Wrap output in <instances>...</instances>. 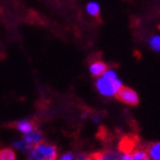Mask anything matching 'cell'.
I'll use <instances>...</instances> for the list:
<instances>
[{"mask_svg": "<svg viewBox=\"0 0 160 160\" xmlns=\"http://www.w3.org/2000/svg\"><path fill=\"white\" fill-rule=\"evenodd\" d=\"M96 89L104 97L117 96L122 87V82L114 70L108 69L102 76L96 78Z\"/></svg>", "mask_w": 160, "mask_h": 160, "instance_id": "cell-1", "label": "cell"}, {"mask_svg": "<svg viewBox=\"0 0 160 160\" xmlns=\"http://www.w3.org/2000/svg\"><path fill=\"white\" fill-rule=\"evenodd\" d=\"M28 160H56L57 150L55 145L45 142H40L27 152Z\"/></svg>", "mask_w": 160, "mask_h": 160, "instance_id": "cell-2", "label": "cell"}, {"mask_svg": "<svg viewBox=\"0 0 160 160\" xmlns=\"http://www.w3.org/2000/svg\"><path fill=\"white\" fill-rule=\"evenodd\" d=\"M117 96L122 103L127 104V105H136L138 103L137 93L132 88H128V87H121V89L119 90Z\"/></svg>", "mask_w": 160, "mask_h": 160, "instance_id": "cell-3", "label": "cell"}, {"mask_svg": "<svg viewBox=\"0 0 160 160\" xmlns=\"http://www.w3.org/2000/svg\"><path fill=\"white\" fill-rule=\"evenodd\" d=\"M22 138H23L24 142L31 148V147H33V145H36V144L40 143V142H42V133H41L39 129L34 128L32 132L23 135Z\"/></svg>", "mask_w": 160, "mask_h": 160, "instance_id": "cell-4", "label": "cell"}, {"mask_svg": "<svg viewBox=\"0 0 160 160\" xmlns=\"http://www.w3.org/2000/svg\"><path fill=\"white\" fill-rule=\"evenodd\" d=\"M108 70L107 64L102 62V61H94L93 63H90L89 65V72L94 77H100Z\"/></svg>", "mask_w": 160, "mask_h": 160, "instance_id": "cell-5", "label": "cell"}, {"mask_svg": "<svg viewBox=\"0 0 160 160\" xmlns=\"http://www.w3.org/2000/svg\"><path fill=\"white\" fill-rule=\"evenodd\" d=\"M15 128H16V130L20 134L25 135V134L32 132V130L36 128V126H34V123L32 122V121H30V120L23 119V120L17 121L16 125H15Z\"/></svg>", "mask_w": 160, "mask_h": 160, "instance_id": "cell-6", "label": "cell"}, {"mask_svg": "<svg viewBox=\"0 0 160 160\" xmlns=\"http://www.w3.org/2000/svg\"><path fill=\"white\" fill-rule=\"evenodd\" d=\"M118 154L114 153L113 151H105L102 153H96L88 157L87 160H117Z\"/></svg>", "mask_w": 160, "mask_h": 160, "instance_id": "cell-7", "label": "cell"}, {"mask_svg": "<svg viewBox=\"0 0 160 160\" xmlns=\"http://www.w3.org/2000/svg\"><path fill=\"white\" fill-rule=\"evenodd\" d=\"M147 152L150 160H160V142L150 144Z\"/></svg>", "mask_w": 160, "mask_h": 160, "instance_id": "cell-8", "label": "cell"}, {"mask_svg": "<svg viewBox=\"0 0 160 160\" xmlns=\"http://www.w3.org/2000/svg\"><path fill=\"white\" fill-rule=\"evenodd\" d=\"M0 160H17L16 152L12 148H2L0 149Z\"/></svg>", "mask_w": 160, "mask_h": 160, "instance_id": "cell-9", "label": "cell"}, {"mask_svg": "<svg viewBox=\"0 0 160 160\" xmlns=\"http://www.w3.org/2000/svg\"><path fill=\"white\" fill-rule=\"evenodd\" d=\"M130 151H132V156H133L134 160H148L149 159V156H148V152L145 149H142V148H133Z\"/></svg>", "mask_w": 160, "mask_h": 160, "instance_id": "cell-10", "label": "cell"}, {"mask_svg": "<svg viewBox=\"0 0 160 160\" xmlns=\"http://www.w3.org/2000/svg\"><path fill=\"white\" fill-rule=\"evenodd\" d=\"M100 5L96 2V1H90V2L87 3L86 6V12L87 14H89L90 16L93 17H96L100 15Z\"/></svg>", "mask_w": 160, "mask_h": 160, "instance_id": "cell-11", "label": "cell"}, {"mask_svg": "<svg viewBox=\"0 0 160 160\" xmlns=\"http://www.w3.org/2000/svg\"><path fill=\"white\" fill-rule=\"evenodd\" d=\"M12 147H13L14 150L20 151V152H28V151L30 150V147H29V145L24 142L23 138L15 140L13 143H12Z\"/></svg>", "mask_w": 160, "mask_h": 160, "instance_id": "cell-12", "label": "cell"}, {"mask_svg": "<svg viewBox=\"0 0 160 160\" xmlns=\"http://www.w3.org/2000/svg\"><path fill=\"white\" fill-rule=\"evenodd\" d=\"M149 45L154 52H160V36H153L149 39Z\"/></svg>", "mask_w": 160, "mask_h": 160, "instance_id": "cell-13", "label": "cell"}, {"mask_svg": "<svg viewBox=\"0 0 160 160\" xmlns=\"http://www.w3.org/2000/svg\"><path fill=\"white\" fill-rule=\"evenodd\" d=\"M117 160H134L133 156H132V151L123 149V151L120 154H118Z\"/></svg>", "mask_w": 160, "mask_h": 160, "instance_id": "cell-14", "label": "cell"}, {"mask_svg": "<svg viewBox=\"0 0 160 160\" xmlns=\"http://www.w3.org/2000/svg\"><path fill=\"white\" fill-rule=\"evenodd\" d=\"M56 160H74V154L70 153V152H67V153L60 156Z\"/></svg>", "mask_w": 160, "mask_h": 160, "instance_id": "cell-15", "label": "cell"}, {"mask_svg": "<svg viewBox=\"0 0 160 160\" xmlns=\"http://www.w3.org/2000/svg\"><path fill=\"white\" fill-rule=\"evenodd\" d=\"M88 159V156L85 153H78L74 156V160H87Z\"/></svg>", "mask_w": 160, "mask_h": 160, "instance_id": "cell-16", "label": "cell"}, {"mask_svg": "<svg viewBox=\"0 0 160 160\" xmlns=\"http://www.w3.org/2000/svg\"><path fill=\"white\" fill-rule=\"evenodd\" d=\"M148 160H150V159H148Z\"/></svg>", "mask_w": 160, "mask_h": 160, "instance_id": "cell-17", "label": "cell"}]
</instances>
